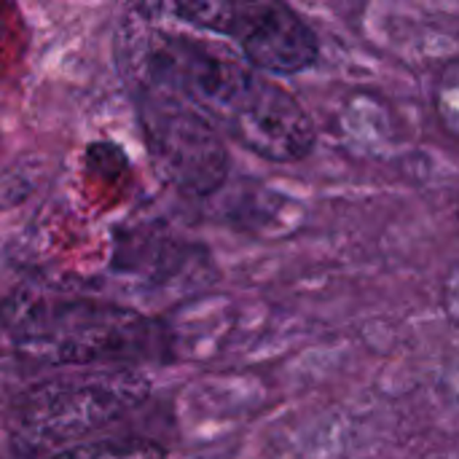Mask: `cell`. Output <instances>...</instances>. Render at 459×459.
I'll list each match as a JSON object with an SVG mask.
<instances>
[{"instance_id":"cell-1","label":"cell","mask_w":459,"mask_h":459,"mask_svg":"<svg viewBox=\"0 0 459 459\" xmlns=\"http://www.w3.org/2000/svg\"><path fill=\"white\" fill-rule=\"evenodd\" d=\"M194 27L180 0H129L118 54L134 94H175L247 151L272 161L293 156L312 129L301 105Z\"/></svg>"},{"instance_id":"cell-2","label":"cell","mask_w":459,"mask_h":459,"mask_svg":"<svg viewBox=\"0 0 459 459\" xmlns=\"http://www.w3.org/2000/svg\"><path fill=\"white\" fill-rule=\"evenodd\" d=\"M0 323L16 352L40 366H113L175 358L172 331L110 301L73 296L43 285L13 290Z\"/></svg>"},{"instance_id":"cell-3","label":"cell","mask_w":459,"mask_h":459,"mask_svg":"<svg viewBox=\"0 0 459 459\" xmlns=\"http://www.w3.org/2000/svg\"><path fill=\"white\" fill-rule=\"evenodd\" d=\"M151 395V382L126 368L62 377L27 390L11 414V438L22 455L67 449L102 430Z\"/></svg>"},{"instance_id":"cell-4","label":"cell","mask_w":459,"mask_h":459,"mask_svg":"<svg viewBox=\"0 0 459 459\" xmlns=\"http://www.w3.org/2000/svg\"><path fill=\"white\" fill-rule=\"evenodd\" d=\"M145 145L159 175L180 191L212 194L229 172V153L215 124L175 94H137Z\"/></svg>"},{"instance_id":"cell-5","label":"cell","mask_w":459,"mask_h":459,"mask_svg":"<svg viewBox=\"0 0 459 459\" xmlns=\"http://www.w3.org/2000/svg\"><path fill=\"white\" fill-rule=\"evenodd\" d=\"M183 13L202 30L231 38L269 73H301L317 59L315 32L285 0H183Z\"/></svg>"},{"instance_id":"cell-6","label":"cell","mask_w":459,"mask_h":459,"mask_svg":"<svg viewBox=\"0 0 459 459\" xmlns=\"http://www.w3.org/2000/svg\"><path fill=\"white\" fill-rule=\"evenodd\" d=\"M51 459H164V449L145 438L126 441H91L59 449Z\"/></svg>"}]
</instances>
